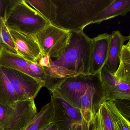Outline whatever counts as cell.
Returning <instances> with one entry per match:
<instances>
[{"label":"cell","instance_id":"obj_1","mask_svg":"<svg viewBox=\"0 0 130 130\" xmlns=\"http://www.w3.org/2000/svg\"><path fill=\"white\" fill-rule=\"evenodd\" d=\"M69 36L64 51L57 59L50 60L45 69L49 78L48 89L56 87L69 77L89 74L91 62L92 39L83 31H69Z\"/></svg>","mask_w":130,"mask_h":130},{"label":"cell","instance_id":"obj_2","mask_svg":"<svg viewBox=\"0 0 130 130\" xmlns=\"http://www.w3.org/2000/svg\"><path fill=\"white\" fill-rule=\"evenodd\" d=\"M114 0H52L56 19L51 23L68 31H83Z\"/></svg>","mask_w":130,"mask_h":130},{"label":"cell","instance_id":"obj_3","mask_svg":"<svg viewBox=\"0 0 130 130\" xmlns=\"http://www.w3.org/2000/svg\"><path fill=\"white\" fill-rule=\"evenodd\" d=\"M4 18L7 27L35 36L50 23L25 0L7 1Z\"/></svg>","mask_w":130,"mask_h":130},{"label":"cell","instance_id":"obj_4","mask_svg":"<svg viewBox=\"0 0 130 130\" xmlns=\"http://www.w3.org/2000/svg\"><path fill=\"white\" fill-rule=\"evenodd\" d=\"M50 92L54 109L53 122L57 130H91L79 109L70 104L56 91Z\"/></svg>","mask_w":130,"mask_h":130},{"label":"cell","instance_id":"obj_5","mask_svg":"<svg viewBox=\"0 0 130 130\" xmlns=\"http://www.w3.org/2000/svg\"><path fill=\"white\" fill-rule=\"evenodd\" d=\"M37 113L34 99L18 101L14 107L0 104V124L4 130H24Z\"/></svg>","mask_w":130,"mask_h":130},{"label":"cell","instance_id":"obj_6","mask_svg":"<svg viewBox=\"0 0 130 130\" xmlns=\"http://www.w3.org/2000/svg\"><path fill=\"white\" fill-rule=\"evenodd\" d=\"M101 78L100 72L94 74H80L65 79L56 87L54 91L73 107L79 109L80 98L89 87Z\"/></svg>","mask_w":130,"mask_h":130},{"label":"cell","instance_id":"obj_7","mask_svg":"<svg viewBox=\"0 0 130 130\" xmlns=\"http://www.w3.org/2000/svg\"><path fill=\"white\" fill-rule=\"evenodd\" d=\"M69 36V31L50 23L35 36L42 53L50 59L59 57L64 51Z\"/></svg>","mask_w":130,"mask_h":130},{"label":"cell","instance_id":"obj_8","mask_svg":"<svg viewBox=\"0 0 130 130\" xmlns=\"http://www.w3.org/2000/svg\"><path fill=\"white\" fill-rule=\"evenodd\" d=\"M0 67L13 69L27 74L44 83L47 88L49 78L45 69L35 63L26 60L16 53L0 47Z\"/></svg>","mask_w":130,"mask_h":130},{"label":"cell","instance_id":"obj_9","mask_svg":"<svg viewBox=\"0 0 130 130\" xmlns=\"http://www.w3.org/2000/svg\"><path fill=\"white\" fill-rule=\"evenodd\" d=\"M2 67L14 88L18 101L34 99L40 89L45 86L44 83L23 73Z\"/></svg>","mask_w":130,"mask_h":130},{"label":"cell","instance_id":"obj_10","mask_svg":"<svg viewBox=\"0 0 130 130\" xmlns=\"http://www.w3.org/2000/svg\"><path fill=\"white\" fill-rule=\"evenodd\" d=\"M106 101L105 92L101 77L89 87L79 101V110L83 117L90 127L101 105Z\"/></svg>","mask_w":130,"mask_h":130},{"label":"cell","instance_id":"obj_11","mask_svg":"<svg viewBox=\"0 0 130 130\" xmlns=\"http://www.w3.org/2000/svg\"><path fill=\"white\" fill-rule=\"evenodd\" d=\"M18 55L26 60L35 63L42 53L35 35L27 33L13 27H7Z\"/></svg>","mask_w":130,"mask_h":130},{"label":"cell","instance_id":"obj_12","mask_svg":"<svg viewBox=\"0 0 130 130\" xmlns=\"http://www.w3.org/2000/svg\"><path fill=\"white\" fill-rule=\"evenodd\" d=\"M107 101L130 100V84L115 78L104 66L100 72Z\"/></svg>","mask_w":130,"mask_h":130},{"label":"cell","instance_id":"obj_13","mask_svg":"<svg viewBox=\"0 0 130 130\" xmlns=\"http://www.w3.org/2000/svg\"><path fill=\"white\" fill-rule=\"evenodd\" d=\"M111 34H99L92 39L91 62L89 74L100 72L108 58Z\"/></svg>","mask_w":130,"mask_h":130},{"label":"cell","instance_id":"obj_14","mask_svg":"<svg viewBox=\"0 0 130 130\" xmlns=\"http://www.w3.org/2000/svg\"><path fill=\"white\" fill-rule=\"evenodd\" d=\"M127 40L129 36H124L119 31H113L111 34L108 58L105 66L113 75L120 65L122 47Z\"/></svg>","mask_w":130,"mask_h":130},{"label":"cell","instance_id":"obj_15","mask_svg":"<svg viewBox=\"0 0 130 130\" xmlns=\"http://www.w3.org/2000/svg\"><path fill=\"white\" fill-rule=\"evenodd\" d=\"M129 12L130 0H114L95 18L93 23L100 24L115 17L126 16Z\"/></svg>","mask_w":130,"mask_h":130},{"label":"cell","instance_id":"obj_16","mask_svg":"<svg viewBox=\"0 0 130 130\" xmlns=\"http://www.w3.org/2000/svg\"><path fill=\"white\" fill-rule=\"evenodd\" d=\"M54 109L52 101L43 106L24 130H43L53 123Z\"/></svg>","mask_w":130,"mask_h":130},{"label":"cell","instance_id":"obj_17","mask_svg":"<svg viewBox=\"0 0 130 130\" xmlns=\"http://www.w3.org/2000/svg\"><path fill=\"white\" fill-rule=\"evenodd\" d=\"M18 97L13 85L0 67V104L14 107Z\"/></svg>","mask_w":130,"mask_h":130},{"label":"cell","instance_id":"obj_18","mask_svg":"<svg viewBox=\"0 0 130 130\" xmlns=\"http://www.w3.org/2000/svg\"><path fill=\"white\" fill-rule=\"evenodd\" d=\"M91 130H116L109 109L102 103L92 121Z\"/></svg>","mask_w":130,"mask_h":130},{"label":"cell","instance_id":"obj_19","mask_svg":"<svg viewBox=\"0 0 130 130\" xmlns=\"http://www.w3.org/2000/svg\"><path fill=\"white\" fill-rule=\"evenodd\" d=\"M50 23L56 19V7L52 0H25Z\"/></svg>","mask_w":130,"mask_h":130},{"label":"cell","instance_id":"obj_20","mask_svg":"<svg viewBox=\"0 0 130 130\" xmlns=\"http://www.w3.org/2000/svg\"><path fill=\"white\" fill-rule=\"evenodd\" d=\"M113 76L119 80L130 84V50L125 45L122 47L120 65Z\"/></svg>","mask_w":130,"mask_h":130},{"label":"cell","instance_id":"obj_21","mask_svg":"<svg viewBox=\"0 0 130 130\" xmlns=\"http://www.w3.org/2000/svg\"><path fill=\"white\" fill-rule=\"evenodd\" d=\"M111 114L116 130H130V121L118 110L112 101L105 102Z\"/></svg>","mask_w":130,"mask_h":130},{"label":"cell","instance_id":"obj_22","mask_svg":"<svg viewBox=\"0 0 130 130\" xmlns=\"http://www.w3.org/2000/svg\"><path fill=\"white\" fill-rule=\"evenodd\" d=\"M0 47L8 52L17 53L16 47L5 22L4 17L0 16Z\"/></svg>","mask_w":130,"mask_h":130},{"label":"cell","instance_id":"obj_23","mask_svg":"<svg viewBox=\"0 0 130 130\" xmlns=\"http://www.w3.org/2000/svg\"><path fill=\"white\" fill-rule=\"evenodd\" d=\"M121 114L127 119H130V100L112 101Z\"/></svg>","mask_w":130,"mask_h":130},{"label":"cell","instance_id":"obj_24","mask_svg":"<svg viewBox=\"0 0 130 130\" xmlns=\"http://www.w3.org/2000/svg\"><path fill=\"white\" fill-rule=\"evenodd\" d=\"M50 57L42 53L40 55L36 60L35 63L45 69L50 66Z\"/></svg>","mask_w":130,"mask_h":130},{"label":"cell","instance_id":"obj_25","mask_svg":"<svg viewBox=\"0 0 130 130\" xmlns=\"http://www.w3.org/2000/svg\"><path fill=\"white\" fill-rule=\"evenodd\" d=\"M7 1L0 0V16L4 17L5 8L7 3Z\"/></svg>","mask_w":130,"mask_h":130},{"label":"cell","instance_id":"obj_26","mask_svg":"<svg viewBox=\"0 0 130 130\" xmlns=\"http://www.w3.org/2000/svg\"><path fill=\"white\" fill-rule=\"evenodd\" d=\"M43 130H57V127L54 122L50 124Z\"/></svg>","mask_w":130,"mask_h":130},{"label":"cell","instance_id":"obj_27","mask_svg":"<svg viewBox=\"0 0 130 130\" xmlns=\"http://www.w3.org/2000/svg\"><path fill=\"white\" fill-rule=\"evenodd\" d=\"M126 46V47L129 50H130V42L129 41V42H127V44L126 45H125Z\"/></svg>","mask_w":130,"mask_h":130},{"label":"cell","instance_id":"obj_28","mask_svg":"<svg viewBox=\"0 0 130 130\" xmlns=\"http://www.w3.org/2000/svg\"><path fill=\"white\" fill-rule=\"evenodd\" d=\"M0 130H4V129L2 128V127L1 126V124H0Z\"/></svg>","mask_w":130,"mask_h":130},{"label":"cell","instance_id":"obj_29","mask_svg":"<svg viewBox=\"0 0 130 130\" xmlns=\"http://www.w3.org/2000/svg\"><path fill=\"white\" fill-rule=\"evenodd\" d=\"M129 42H130V36H129Z\"/></svg>","mask_w":130,"mask_h":130}]
</instances>
